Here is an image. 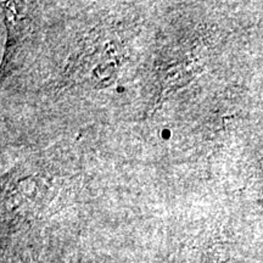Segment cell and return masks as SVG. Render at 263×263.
Listing matches in <instances>:
<instances>
[{
  "label": "cell",
  "mask_w": 263,
  "mask_h": 263,
  "mask_svg": "<svg viewBox=\"0 0 263 263\" xmlns=\"http://www.w3.org/2000/svg\"><path fill=\"white\" fill-rule=\"evenodd\" d=\"M161 137H162L163 139H168V138L172 137V132L170 129H163L162 133H161Z\"/></svg>",
  "instance_id": "1"
}]
</instances>
